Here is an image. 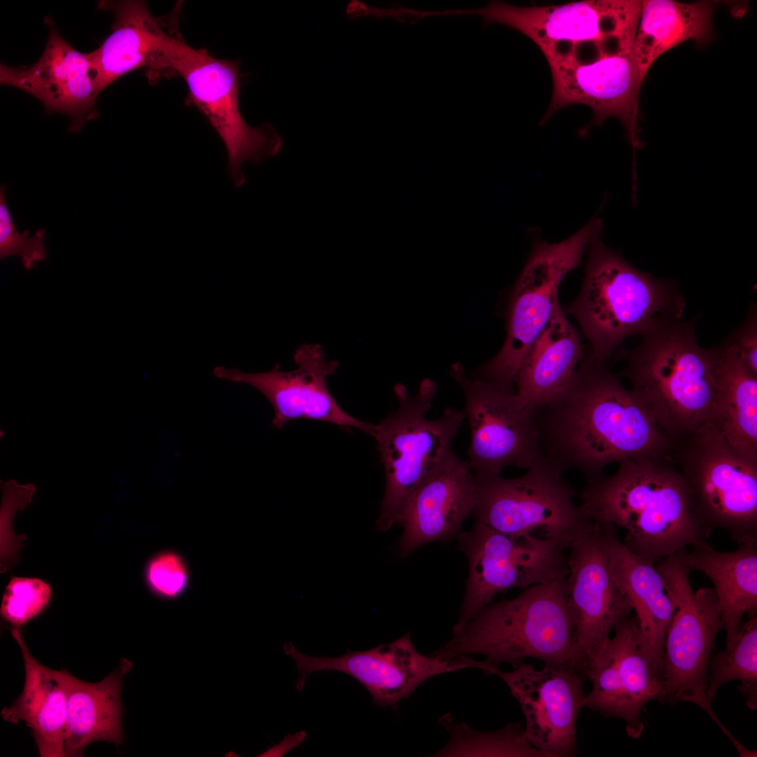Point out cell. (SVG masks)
<instances>
[{"label":"cell","mask_w":757,"mask_h":757,"mask_svg":"<svg viewBox=\"0 0 757 757\" xmlns=\"http://www.w3.org/2000/svg\"><path fill=\"white\" fill-rule=\"evenodd\" d=\"M541 457L591 482L612 463L664 458L673 442L619 375L590 354L564 389L535 414Z\"/></svg>","instance_id":"obj_1"},{"label":"cell","mask_w":757,"mask_h":757,"mask_svg":"<svg viewBox=\"0 0 757 757\" xmlns=\"http://www.w3.org/2000/svg\"><path fill=\"white\" fill-rule=\"evenodd\" d=\"M666 457L619 463L606 478L588 482L579 507L591 521L625 531L624 545L653 561L704 542L688 486Z\"/></svg>","instance_id":"obj_2"},{"label":"cell","mask_w":757,"mask_h":757,"mask_svg":"<svg viewBox=\"0 0 757 757\" xmlns=\"http://www.w3.org/2000/svg\"><path fill=\"white\" fill-rule=\"evenodd\" d=\"M626 355L621 375L673 443L714 421L716 348L697 344L693 320L658 327Z\"/></svg>","instance_id":"obj_3"},{"label":"cell","mask_w":757,"mask_h":757,"mask_svg":"<svg viewBox=\"0 0 757 757\" xmlns=\"http://www.w3.org/2000/svg\"><path fill=\"white\" fill-rule=\"evenodd\" d=\"M587 249L580 292L566 311L579 323L594 358L605 362L627 336H644L680 319L683 298L669 284L639 271L606 246L601 230Z\"/></svg>","instance_id":"obj_4"},{"label":"cell","mask_w":757,"mask_h":757,"mask_svg":"<svg viewBox=\"0 0 757 757\" xmlns=\"http://www.w3.org/2000/svg\"><path fill=\"white\" fill-rule=\"evenodd\" d=\"M574 627L566 579L531 586L491 603L457 635L431 654L442 659L482 655L489 664L516 667L526 658L572 664Z\"/></svg>","instance_id":"obj_5"},{"label":"cell","mask_w":757,"mask_h":757,"mask_svg":"<svg viewBox=\"0 0 757 757\" xmlns=\"http://www.w3.org/2000/svg\"><path fill=\"white\" fill-rule=\"evenodd\" d=\"M436 390V383L429 378L421 382L414 396L403 384H397L394 392L398 407L376 425L374 437L386 474L376 521L381 531L398 523L411 496L452 451L451 444L465 414L447 407L439 418H428Z\"/></svg>","instance_id":"obj_6"},{"label":"cell","mask_w":757,"mask_h":757,"mask_svg":"<svg viewBox=\"0 0 757 757\" xmlns=\"http://www.w3.org/2000/svg\"><path fill=\"white\" fill-rule=\"evenodd\" d=\"M679 443L678 470L703 538L723 529L738 545L757 542V459L733 447L713 422Z\"/></svg>","instance_id":"obj_7"},{"label":"cell","mask_w":757,"mask_h":757,"mask_svg":"<svg viewBox=\"0 0 757 757\" xmlns=\"http://www.w3.org/2000/svg\"><path fill=\"white\" fill-rule=\"evenodd\" d=\"M602 227V220L594 216L560 242L550 243L533 238L509 301L505 342L493 358L475 371L473 378L514 393L517 374L530 346L559 304L557 294L561 282L580 264L591 239Z\"/></svg>","instance_id":"obj_8"},{"label":"cell","mask_w":757,"mask_h":757,"mask_svg":"<svg viewBox=\"0 0 757 757\" xmlns=\"http://www.w3.org/2000/svg\"><path fill=\"white\" fill-rule=\"evenodd\" d=\"M163 67L164 77L179 75L185 81L188 103L205 115L223 142L228 173L236 187L246 182L243 163L259 164L280 151L282 140L271 124L253 127L241 114L239 60L215 58L195 49L178 32L165 46Z\"/></svg>","instance_id":"obj_9"},{"label":"cell","mask_w":757,"mask_h":757,"mask_svg":"<svg viewBox=\"0 0 757 757\" xmlns=\"http://www.w3.org/2000/svg\"><path fill=\"white\" fill-rule=\"evenodd\" d=\"M523 475L475 473V521L512 537H536L569 546L593 521L574 501L562 472L540 458Z\"/></svg>","instance_id":"obj_10"},{"label":"cell","mask_w":757,"mask_h":757,"mask_svg":"<svg viewBox=\"0 0 757 757\" xmlns=\"http://www.w3.org/2000/svg\"><path fill=\"white\" fill-rule=\"evenodd\" d=\"M683 550L656 566L673 606L662 657L660 702H690L709 714L713 710L707 697L708 667L723 627L714 588L693 590Z\"/></svg>","instance_id":"obj_11"},{"label":"cell","mask_w":757,"mask_h":757,"mask_svg":"<svg viewBox=\"0 0 757 757\" xmlns=\"http://www.w3.org/2000/svg\"><path fill=\"white\" fill-rule=\"evenodd\" d=\"M585 59L573 48L545 57L550 69L552 90L547 109L540 121L545 124L559 110L571 104H584L592 118L579 130L585 137L591 128L600 126L609 118L618 119L634 150L640 149L638 125L639 96L643 82L634 52V45L614 49H595Z\"/></svg>","instance_id":"obj_12"},{"label":"cell","mask_w":757,"mask_h":757,"mask_svg":"<svg viewBox=\"0 0 757 757\" xmlns=\"http://www.w3.org/2000/svg\"><path fill=\"white\" fill-rule=\"evenodd\" d=\"M459 547L468 559L469 575L453 636L494 596L512 588L566 579L564 542L536 537H512L475 521L470 531L458 534Z\"/></svg>","instance_id":"obj_13"},{"label":"cell","mask_w":757,"mask_h":757,"mask_svg":"<svg viewBox=\"0 0 757 757\" xmlns=\"http://www.w3.org/2000/svg\"><path fill=\"white\" fill-rule=\"evenodd\" d=\"M641 11L638 0H583L559 5L519 6L500 1L454 15H477L485 25L512 27L529 38L545 57L568 48H615L634 42Z\"/></svg>","instance_id":"obj_14"},{"label":"cell","mask_w":757,"mask_h":757,"mask_svg":"<svg viewBox=\"0 0 757 757\" xmlns=\"http://www.w3.org/2000/svg\"><path fill=\"white\" fill-rule=\"evenodd\" d=\"M285 653L296 663V688L304 690L306 677L320 671L344 673L359 681L370 693L374 704L398 709V702L408 698L424 681L439 674L474 667L493 674L496 667L486 661L467 656L442 659L426 656L414 646L410 632L400 639L367 650L353 651L338 657H315L299 652L291 642Z\"/></svg>","instance_id":"obj_15"},{"label":"cell","mask_w":757,"mask_h":757,"mask_svg":"<svg viewBox=\"0 0 757 757\" xmlns=\"http://www.w3.org/2000/svg\"><path fill=\"white\" fill-rule=\"evenodd\" d=\"M450 375L465 395L463 412L470 427L468 463L475 473L500 475L507 466L528 469L541 456L535 414L515 393L468 377L456 362Z\"/></svg>","instance_id":"obj_16"},{"label":"cell","mask_w":757,"mask_h":757,"mask_svg":"<svg viewBox=\"0 0 757 757\" xmlns=\"http://www.w3.org/2000/svg\"><path fill=\"white\" fill-rule=\"evenodd\" d=\"M589 654L582 672L592 683L585 707L625 723V731L639 739L645 726L642 711L653 700L660 702L662 679L654 671L640 641L635 616H628Z\"/></svg>","instance_id":"obj_17"},{"label":"cell","mask_w":757,"mask_h":757,"mask_svg":"<svg viewBox=\"0 0 757 757\" xmlns=\"http://www.w3.org/2000/svg\"><path fill=\"white\" fill-rule=\"evenodd\" d=\"M294 360L296 367L291 371H282L279 364L258 373L217 366L213 374L218 378L250 385L262 393L273 409L272 426L275 429L302 418L354 428L374 436L376 425L346 412L328 390L327 379L336 372L339 364L327 359L320 345L303 344L296 350Z\"/></svg>","instance_id":"obj_18"},{"label":"cell","mask_w":757,"mask_h":757,"mask_svg":"<svg viewBox=\"0 0 757 757\" xmlns=\"http://www.w3.org/2000/svg\"><path fill=\"white\" fill-rule=\"evenodd\" d=\"M502 678L519 703L528 742L549 757H566L576 751V725L585 707L583 673L571 664H545L536 669L525 662Z\"/></svg>","instance_id":"obj_19"},{"label":"cell","mask_w":757,"mask_h":757,"mask_svg":"<svg viewBox=\"0 0 757 757\" xmlns=\"http://www.w3.org/2000/svg\"><path fill=\"white\" fill-rule=\"evenodd\" d=\"M568 550L566 585L575 641L572 664L582 671L592 650L633 610L613 578L598 524L576 536Z\"/></svg>","instance_id":"obj_20"},{"label":"cell","mask_w":757,"mask_h":757,"mask_svg":"<svg viewBox=\"0 0 757 757\" xmlns=\"http://www.w3.org/2000/svg\"><path fill=\"white\" fill-rule=\"evenodd\" d=\"M49 36L39 60L29 67L0 66V82L34 96L48 113L70 120L69 131L78 132L99 117L96 100L101 93L90 53L75 50L59 34L52 19L45 20Z\"/></svg>","instance_id":"obj_21"},{"label":"cell","mask_w":757,"mask_h":757,"mask_svg":"<svg viewBox=\"0 0 757 757\" xmlns=\"http://www.w3.org/2000/svg\"><path fill=\"white\" fill-rule=\"evenodd\" d=\"M99 9L114 15L111 32L97 50L90 53L102 92L124 74L145 67L150 83L163 78L165 45L178 31L171 15L155 18L145 1H100Z\"/></svg>","instance_id":"obj_22"},{"label":"cell","mask_w":757,"mask_h":757,"mask_svg":"<svg viewBox=\"0 0 757 757\" xmlns=\"http://www.w3.org/2000/svg\"><path fill=\"white\" fill-rule=\"evenodd\" d=\"M477 500L474 472L468 461L452 451L414 492L398 523L403 528L399 544L402 557L431 542L458 534Z\"/></svg>","instance_id":"obj_23"},{"label":"cell","mask_w":757,"mask_h":757,"mask_svg":"<svg viewBox=\"0 0 757 757\" xmlns=\"http://www.w3.org/2000/svg\"><path fill=\"white\" fill-rule=\"evenodd\" d=\"M598 524L613 578L635 612L642 648L662 679L663 648L673 611L663 579L653 561L624 545L615 527Z\"/></svg>","instance_id":"obj_24"},{"label":"cell","mask_w":757,"mask_h":757,"mask_svg":"<svg viewBox=\"0 0 757 757\" xmlns=\"http://www.w3.org/2000/svg\"><path fill=\"white\" fill-rule=\"evenodd\" d=\"M11 634L21 650L25 679L18 698L1 711L4 721H24L42 757L65 756L63 749L67 707V669L55 670L30 653L18 629Z\"/></svg>","instance_id":"obj_25"},{"label":"cell","mask_w":757,"mask_h":757,"mask_svg":"<svg viewBox=\"0 0 757 757\" xmlns=\"http://www.w3.org/2000/svg\"><path fill=\"white\" fill-rule=\"evenodd\" d=\"M132 668V662L123 658L115 670L97 683L80 680L68 672L65 756H83L86 747L97 741L116 746L123 744V678Z\"/></svg>","instance_id":"obj_26"},{"label":"cell","mask_w":757,"mask_h":757,"mask_svg":"<svg viewBox=\"0 0 757 757\" xmlns=\"http://www.w3.org/2000/svg\"><path fill=\"white\" fill-rule=\"evenodd\" d=\"M585 356L578 331L558 304L525 356L516 378V394L535 414L568 384Z\"/></svg>","instance_id":"obj_27"},{"label":"cell","mask_w":757,"mask_h":757,"mask_svg":"<svg viewBox=\"0 0 757 757\" xmlns=\"http://www.w3.org/2000/svg\"><path fill=\"white\" fill-rule=\"evenodd\" d=\"M690 570L699 571L712 582L719 606L725 646L731 643L744 622L757 617V542L739 544L732 552H720L705 542L683 551Z\"/></svg>","instance_id":"obj_28"},{"label":"cell","mask_w":757,"mask_h":757,"mask_svg":"<svg viewBox=\"0 0 757 757\" xmlns=\"http://www.w3.org/2000/svg\"><path fill=\"white\" fill-rule=\"evenodd\" d=\"M715 5L709 1L683 3L643 0L634 52L641 81L662 55L690 40L703 44L714 36Z\"/></svg>","instance_id":"obj_29"},{"label":"cell","mask_w":757,"mask_h":757,"mask_svg":"<svg viewBox=\"0 0 757 757\" xmlns=\"http://www.w3.org/2000/svg\"><path fill=\"white\" fill-rule=\"evenodd\" d=\"M715 348L717 400L713 423L733 447L757 459V376L728 341Z\"/></svg>","instance_id":"obj_30"},{"label":"cell","mask_w":757,"mask_h":757,"mask_svg":"<svg viewBox=\"0 0 757 757\" xmlns=\"http://www.w3.org/2000/svg\"><path fill=\"white\" fill-rule=\"evenodd\" d=\"M739 681V691L751 710L757 709V617L744 621L733 641L711 655L707 697L709 704L724 684Z\"/></svg>","instance_id":"obj_31"},{"label":"cell","mask_w":757,"mask_h":757,"mask_svg":"<svg viewBox=\"0 0 757 757\" xmlns=\"http://www.w3.org/2000/svg\"><path fill=\"white\" fill-rule=\"evenodd\" d=\"M52 594L50 585L43 580L13 577L3 594L1 615L13 628L19 629L43 611Z\"/></svg>","instance_id":"obj_32"},{"label":"cell","mask_w":757,"mask_h":757,"mask_svg":"<svg viewBox=\"0 0 757 757\" xmlns=\"http://www.w3.org/2000/svg\"><path fill=\"white\" fill-rule=\"evenodd\" d=\"M6 187L0 186V258L17 256L27 270L33 268L34 264L46 259V250L43 243L45 229L37 230L34 235L29 231H17L6 203Z\"/></svg>","instance_id":"obj_33"},{"label":"cell","mask_w":757,"mask_h":757,"mask_svg":"<svg viewBox=\"0 0 757 757\" xmlns=\"http://www.w3.org/2000/svg\"><path fill=\"white\" fill-rule=\"evenodd\" d=\"M467 756L549 757L533 746L524 735V729L518 723L495 732H477L469 729Z\"/></svg>","instance_id":"obj_34"},{"label":"cell","mask_w":757,"mask_h":757,"mask_svg":"<svg viewBox=\"0 0 757 757\" xmlns=\"http://www.w3.org/2000/svg\"><path fill=\"white\" fill-rule=\"evenodd\" d=\"M144 577L149 590L166 600L181 596L189 581L186 562L174 551H163L152 557L145 567Z\"/></svg>","instance_id":"obj_35"},{"label":"cell","mask_w":757,"mask_h":757,"mask_svg":"<svg viewBox=\"0 0 757 757\" xmlns=\"http://www.w3.org/2000/svg\"><path fill=\"white\" fill-rule=\"evenodd\" d=\"M736 350L745 367L757 376V323L756 313L746 321L728 341Z\"/></svg>","instance_id":"obj_36"},{"label":"cell","mask_w":757,"mask_h":757,"mask_svg":"<svg viewBox=\"0 0 757 757\" xmlns=\"http://www.w3.org/2000/svg\"><path fill=\"white\" fill-rule=\"evenodd\" d=\"M365 6H366V5H365ZM364 8H363V15H364Z\"/></svg>","instance_id":"obj_37"}]
</instances>
